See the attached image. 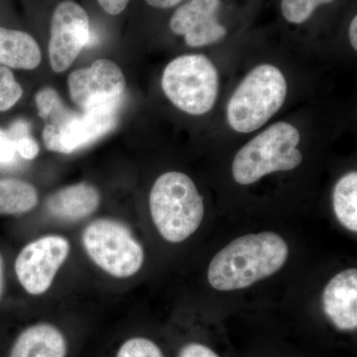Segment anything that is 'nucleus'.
Listing matches in <instances>:
<instances>
[{"mask_svg":"<svg viewBox=\"0 0 357 357\" xmlns=\"http://www.w3.org/2000/svg\"><path fill=\"white\" fill-rule=\"evenodd\" d=\"M288 256L287 243L274 232L238 237L211 260L208 282L218 291L248 288L278 272Z\"/></svg>","mask_w":357,"mask_h":357,"instance_id":"obj_1","label":"nucleus"},{"mask_svg":"<svg viewBox=\"0 0 357 357\" xmlns=\"http://www.w3.org/2000/svg\"><path fill=\"white\" fill-rule=\"evenodd\" d=\"M149 204L157 229L169 243H180L189 238L203 222V198L185 174L160 176L150 192Z\"/></svg>","mask_w":357,"mask_h":357,"instance_id":"obj_2","label":"nucleus"},{"mask_svg":"<svg viewBox=\"0 0 357 357\" xmlns=\"http://www.w3.org/2000/svg\"><path fill=\"white\" fill-rule=\"evenodd\" d=\"M285 77L273 65L257 66L239 84L227 105L230 128L250 133L262 128L280 110L287 96Z\"/></svg>","mask_w":357,"mask_h":357,"instance_id":"obj_3","label":"nucleus"},{"mask_svg":"<svg viewBox=\"0 0 357 357\" xmlns=\"http://www.w3.org/2000/svg\"><path fill=\"white\" fill-rule=\"evenodd\" d=\"M298 129L287 122H277L249 141L236 155L232 177L241 185H251L264 176L291 171L300 166L303 155Z\"/></svg>","mask_w":357,"mask_h":357,"instance_id":"obj_4","label":"nucleus"},{"mask_svg":"<svg viewBox=\"0 0 357 357\" xmlns=\"http://www.w3.org/2000/svg\"><path fill=\"white\" fill-rule=\"evenodd\" d=\"M119 110V107H98L77 112L57 96L40 115L46 121L43 130L45 146L62 154L83 149L116 126Z\"/></svg>","mask_w":357,"mask_h":357,"instance_id":"obj_5","label":"nucleus"},{"mask_svg":"<svg viewBox=\"0 0 357 357\" xmlns=\"http://www.w3.org/2000/svg\"><path fill=\"white\" fill-rule=\"evenodd\" d=\"M161 84L170 102L189 114H206L217 102L218 70L202 54L180 56L169 63Z\"/></svg>","mask_w":357,"mask_h":357,"instance_id":"obj_6","label":"nucleus"},{"mask_svg":"<svg viewBox=\"0 0 357 357\" xmlns=\"http://www.w3.org/2000/svg\"><path fill=\"white\" fill-rule=\"evenodd\" d=\"M84 250L100 269L115 278H128L144 263V250L124 223L98 218L84 229Z\"/></svg>","mask_w":357,"mask_h":357,"instance_id":"obj_7","label":"nucleus"},{"mask_svg":"<svg viewBox=\"0 0 357 357\" xmlns=\"http://www.w3.org/2000/svg\"><path fill=\"white\" fill-rule=\"evenodd\" d=\"M64 236H46L28 243L15 261V273L23 289L33 296L46 293L70 253Z\"/></svg>","mask_w":357,"mask_h":357,"instance_id":"obj_8","label":"nucleus"},{"mask_svg":"<svg viewBox=\"0 0 357 357\" xmlns=\"http://www.w3.org/2000/svg\"><path fill=\"white\" fill-rule=\"evenodd\" d=\"M70 98L82 110L121 107L126 82L121 68L109 60H98L68 77Z\"/></svg>","mask_w":357,"mask_h":357,"instance_id":"obj_9","label":"nucleus"},{"mask_svg":"<svg viewBox=\"0 0 357 357\" xmlns=\"http://www.w3.org/2000/svg\"><path fill=\"white\" fill-rule=\"evenodd\" d=\"M89 40L86 11L73 0L61 2L51 20L49 59L54 72L62 73L69 69Z\"/></svg>","mask_w":357,"mask_h":357,"instance_id":"obj_10","label":"nucleus"},{"mask_svg":"<svg viewBox=\"0 0 357 357\" xmlns=\"http://www.w3.org/2000/svg\"><path fill=\"white\" fill-rule=\"evenodd\" d=\"M220 6V0H191L174 13L171 30L184 36L190 47L217 43L227 35L225 26L218 20Z\"/></svg>","mask_w":357,"mask_h":357,"instance_id":"obj_11","label":"nucleus"},{"mask_svg":"<svg viewBox=\"0 0 357 357\" xmlns=\"http://www.w3.org/2000/svg\"><path fill=\"white\" fill-rule=\"evenodd\" d=\"M324 312L340 331L357 328V270H344L324 290Z\"/></svg>","mask_w":357,"mask_h":357,"instance_id":"obj_12","label":"nucleus"},{"mask_svg":"<svg viewBox=\"0 0 357 357\" xmlns=\"http://www.w3.org/2000/svg\"><path fill=\"white\" fill-rule=\"evenodd\" d=\"M100 201V194L93 185L79 183L51 195L46 202V210L58 220L77 222L93 215Z\"/></svg>","mask_w":357,"mask_h":357,"instance_id":"obj_13","label":"nucleus"},{"mask_svg":"<svg viewBox=\"0 0 357 357\" xmlns=\"http://www.w3.org/2000/svg\"><path fill=\"white\" fill-rule=\"evenodd\" d=\"M67 352L63 333L51 324L39 323L20 333L9 357H66Z\"/></svg>","mask_w":357,"mask_h":357,"instance_id":"obj_14","label":"nucleus"},{"mask_svg":"<svg viewBox=\"0 0 357 357\" xmlns=\"http://www.w3.org/2000/svg\"><path fill=\"white\" fill-rule=\"evenodd\" d=\"M41 51L31 35L0 27V66L13 69H36Z\"/></svg>","mask_w":357,"mask_h":357,"instance_id":"obj_15","label":"nucleus"},{"mask_svg":"<svg viewBox=\"0 0 357 357\" xmlns=\"http://www.w3.org/2000/svg\"><path fill=\"white\" fill-rule=\"evenodd\" d=\"M38 204L36 189L17 178L0 180V215H15L28 213Z\"/></svg>","mask_w":357,"mask_h":357,"instance_id":"obj_16","label":"nucleus"},{"mask_svg":"<svg viewBox=\"0 0 357 357\" xmlns=\"http://www.w3.org/2000/svg\"><path fill=\"white\" fill-rule=\"evenodd\" d=\"M333 211L338 222L352 232L357 231V173L340 178L333 195Z\"/></svg>","mask_w":357,"mask_h":357,"instance_id":"obj_17","label":"nucleus"},{"mask_svg":"<svg viewBox=\"0 0 357 357\" xmlns=\"http://www.w3.org/2000/svg\"><path fill=\"white\" fill-rule=\"evenodd\" d=\"M333 1L335 0H282V14L288 22L302 24L319 6Z\"/></svg>","mask_w":357,"mask_h":357,"instance_id":"obj_18","label":"nucleus"},{"mask_svg":"<svg viewBox=\"0 0 357 357\" xmlns=\"http://www.w3.org/2000/svg\"><path fill=\"white\" fill-rule=\"evenodd\" d=\"M7 133L15 141L17 153L22 158L26 160L36 158L39 153V146L34 138L30 135L27 122L22 119L14 121Z\"/></svg>","mask_w":357,"mask_h":357,"instance_id":"obj_19","label":"nucleus"},{"mask_svg":"<svg viewBox=\"0 0 357 357\" xmlns=\"http://www.w3.org/2000/svg\"><path fill=\"white\" fill-rule=\"evenodd\" d=\"M23 89L9 68L0 66V112H6L18 102Z\"/></svg>","mask_w":357,"mask_h":357,"instance_id":"obj_20","label":"nucleus"},{"mask_svg":"<svg viewBox=\"0 0 357 357\" xmlns=\"http://www.w3.org/2000/svg\"><path fill=\"white\" fill-rule=\"evenodd\" d=\"M115 357H165L158 345L145 337H133L119 347Z\"/></svg>","mask_w":357,"mask_h":357,"instance_id":"obj_21","label":"nucleus"},{"mask_svg":"<svg viewBox=\"0 0 357 357\" xmlns=\"http://www.w3.org/2000/svg\"><path fill=\"white\" fill-rule=\"evenodd\" d=\"M15 141L8 135L7 131L0 128V165L9 166L16 161Z\"/></svg>","mask_w":357,"mask_h":357,"instance_id":"obj_22","label":"nucleus"},{"mask_svg":"<svg viewBox=\"0 0 357 357\" xmlns=\"http://www.w3.org/2000/svg\"><path fill=\"white\" fill-rule=\"evenodd\" d=\"M178 357H220L210 347L201 344H189L181 349Z\"/></svg>","mask_w":357,"mask_h":357,"instance_id":"obj_23","label":"nucleus"},{"mask_svg":"<svg viewBox=\"0 0 357 357\" xmlns=\"http://www.w3.org/2000/svg\"><path fill=\"white\" fill-rule=\"evenodd\" d=\"M98 2L109 15H119L123 13L130 0H98Z\"/></svg>","mask_w":357,"mask_h":357,"instance_id":"obj_24","label":"nucleus"},{"mask_svg":"<svg viewBox=\"0 0 357 357\" xmlns=\"http://www.w3.org/2000/svg\"><path fill=\"white\" fill-rule=\"evenodd\" d=\"M145 1L148 6L155 7V8L168 9L178 6L184 0H145Z\"/></svg>","mask_w":357,"mask_h":357,"instance_id":"obj_25","label":"nucleus"},{"mask_svg":"<svg viewBox=\"0 0 357 357\" xmlns=\"http://www.w3.org/2000/svg\"><path fill=\"white\" fill-rule=\"evenodd\" d=\"M349 40L354 50H357V17L354 16L349 27Z\"/></svg>","mask_w":357,"mask_h":357,"instance_id":"obj_26","label":"nucleus"},{"mask_svg":"<svg viewBox=\"0 0 357 357\" xmlns=\"http://www.w3.org/2000/svg\"><path fill=\"white\" fill-rule=\"evenodd\" d=\"M2 291H3V261L0 255V298H1Z\"/></svg>","mask_w":357,"mask_h":357,"instance_id":"obj_27","label":"nucleus"}]
</instances>
